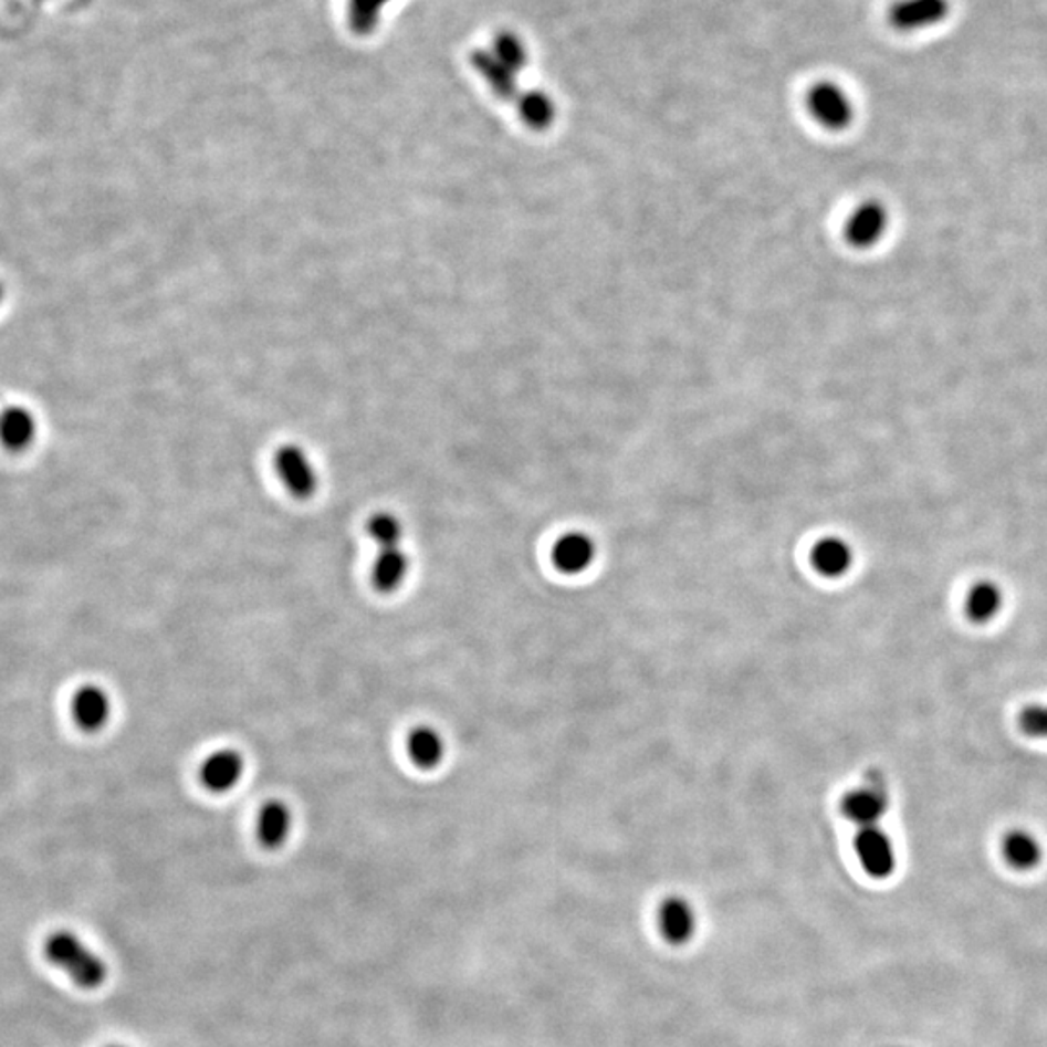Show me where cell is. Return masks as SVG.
Here are the masks:
<instances>
[{"label": "cell", "mask_w": 1047, "mask_h": 1047, "mask_svg": "<svg viewBox=\"0 0 1047 1047\" xmlns=\"http://www.w3.org/2000/svg\"><path fill=\"white\" fill-rule=\"evenodd\" d=\"M408 573H410V559L404 552V547L380 549L370 568V580L378 591L392 594L402 586Z\"/></svg>", "instance_id": "obj_11"}, {"label": "cell", "mask_w": 1047, "mask_h": 1047, "mask_svg": "<svg viewBox=\"0 0 1047 1047\" xmlns=\"http://www.w3.org/2000/svg\"><path fill=\"white\" fill-rule=\"evenodd\" d=\"M519 102V113L522 121L534 128V130H545L555 123L557 117V107L549 95L540 90H530L516 97Z\"/></svg>", "instance_id": "obj_18"}, {"label": "cell", "mask_w": 1047, "mask_h": 1047, "mask_svg": "<svg viewBox=\"0 0 1047 1047\" xmlns=\"http://www.w3.org/2000/svg\"><path fill=\"white\" fill-rule=\"evenodd\" d=\"M388 0H352V25L359 33L373 32L377 18Z\"/></svg>", "instance_id": "obj_23"}, {"label": "cell", "mask_w": 1047, "mask_h": 1047, "mask_svg": "<svg viewBox=\"0 0 1047 1047\" xmlns=\"http://www.w3.org/2000/svg\"><path fill=\"white\" fill-rule=\"evenodd\" d=\"M406 748H408L411 763L419 766L421 771L437 768L447 753L441 733L431 725H419L416 730H411L406 740Z\"/></svg>", "instance_id": "obj_13"}, {"label": "cell", "mask_w": 1047, "mask_h": 1047, "mask_svg": "<svg viewBox=\"0 0 1047 1047\" xmlns=\"http://www.w3.org/2000/svg\"><path fill=\"white\" fill-rule=\"evenodd\" d=\"M292 809L284 802H269L260 809L256 835L264 848L276 850L292 833Z\"/></svg>", "instance_id": "obj_12"}, {"label": "cell", "mask_w": 1047, "mask_h": 1047, "mask_svg": "<svg viewBox=\"0 0 1047 1047\" xmlns=\"http://www.w3.org/2000/svg\"><path fill=\"white\" fill-rule=\"evenodd\" d=\"M884 812H887V794H884V788L877 784L854 789L848 796H844V817L856 823L859 828L877 827Z\"/></svg>", "instance_id": "obj_9"}, {"label": "cell", "mask_w": 1047, "mask_h": 1047, "mask_svg": "<svg viewBox=\"0 0 1047 1047\" xmlns=\"http://www.w3.org/2000/svg\"><path fill=\"white\" fill-rule=\"evenodd\" d=\"M851 561H854L851 547L840 537H825L813 547V568L828 578L846 575L850 570Z\"/></svg>", "instance_id": "obj_16"}, {"label": "cell", "mask_w": 1047, "mask_h": 1047, "mask_svg": "<svg viewBox=\"0 0 1047 1047\" xmlns=\"http://www.w3.org/2000/svg\"><path fill=\"white\" fill-rule=\"evenodd\" d=\"M1018 727H1020V732L1030 735V737L1047 740V706H1044V704H1028L1018 714Z\"/></svg>", "instance_id": "obj_24"}, {"label": "cell", "mask_w": 1047, "mask_h": 1047, "mask_svg": "<svg viewBox=\"0 0 1047 1047\" xmlns=\"http://www.w3.org/2000/svg\"><path fill=\"white\" fill-rule=\"evenodd\" d=\"M1003 856L1007 859L1008 866L1015 867L1018 871H1030L1041 859V848L1034 836L1024 830H1015V833H1008L1003 840Z\"/></svg>", "instance_id": "obj_19"}, {"label": "cell", "mask_w": 1047, "mask_h": 1047, "mask_svg": "<svg viewBox=\"0 0 1047 1047\" xmlns=\"http://www.w3.org/2000/svg\"><path fill=\"white\" fill-rule=\"evenodd\" d=\"M278 475L284 481L285 488L292 495L307 499L316 489L315 468L311 464L307 454L300 449L282 450L276 458Z\"/></svg>", "instance_id": "obj_8"}, {"label": "cell", "mask_w": 1047, "mask_h": 1047, "mask_svg": "<svg viewBox=\"0 0 1047 1047\" xmlns=\"http://www.w3.org/2000/svg\"><path fill=\"white\" fill-rule=\"evenodd\" d=\"M807 109L823 128L840 133L854 121V103L836 82H817L807 92Z\"/></svg>", "instance_id": "obj_2"}, {"label": "cell", "mask_w": 1047, "mask_h": 1047, "mask_svg": "<svg viewBox=\"0 0 1047 1047\" xmlns=\"http://www.w3.org/2000/svg\"><path fill=\"white\" fill-rule=\"evenodd\" d=\"M949 0H897L889 9V24L898 32H920L945 22Z\"/></svg>", "instance_id": "obj_4"}, {"label": "cell", "mask_w": 1047, "mask_h": 1047, "mask_svg": "<svg viewBox=\"0 0 1047 1047\" xmlns=\"http://www.w3.org/2000/svg\"><path fill=\"white\" fill-rule=\"evenodd\" d=\"M1003 606V594L995 584L990 580H982L976 586H972L966 598V615L972 622L992 621L995 615L999 614Z\"/></svg>", "instance_id": "obj_20"}, {"label": "cell", "mask_w": 1047, "mask_h": 1047, "mask_svg": "<svg viewBox=\"0 0 1047 1047\" xmlns=\"http://www.w3.org/2000/svg\"><path fill=\"white\" fill-rule=\"evenodd\" d=\"M45 956L82 990H97L107 977L105 962L71 931L51 933L45 941Z\"/></svg>", "instance_id": "obj_1"}, {"label": "cell", "mask_w": 1047, "mask_h": 1047, "mask_svg": "<svg viewBox=\"0 0 1047 1047\" xmlns=\"http://www.w3.org/2000/svg\"><path fill=\"white\" fill-rule=\"evenodd\" d=\"M472 64L475 71L480 72L481 78L488 82V86L503 100L519 97L516 90V76L514 72L504 66L489 49H478L472 53Z\"/></svg>", "instance_id": "obj_15"}, {"label": "cell", "mask_w": 1047, "mask_h": 1047, "mask_svg": "<svg viewBox=\"0 0 1047 1047\" xmlns=\"http://www.w3.org/2000/svg\"><path fill=\"white\" fill-rule=\"evenodd\" d=\"M0 297H2V287H0Z\"/></svg>", "instance_id": "obj_25"}, {"label": "cell", "mask_w": 1047, "mask_h": 1047, "mask_svg": "<svg viewBox=\"0 0 1047 1047\" xmlns=\"http://www.w3.org/2000/svg\"><path fill=\"white\" fill-rule=\"evenodd\" d=\"M74 720L87 732L102 730L111 714L109 697L100 687H84L72 701Z\"/></svg>", "instance_id": "obj_14"}, {"label": "cell", "mask_w": 1047, "mask_h": 1047, "mask_svg": "<svg viewBox=\"0 0 1047 1047\" xmlns=\"http://www.w3.org/2000/svg\"><path fill=\"white\" fill-rule=\"evenodd\" d=\"M854 848L859 863L875 879H887L897 867V854L889 836L879 827L859 828Z\"/></svg>", "instance_id": "obj_5"}, {"label": "cell", "mask_w": 1047, "mask_h": 1047, "mask_svg": "<svg viewBox=\"0 0 1047 1047\" xmlns=\"http://www.w3.org/2000/svg\"><path fill=\"white\" fill-rule=\"evenodd\" d=\"M658 925L670 945L681 946L693 939L697 915L685 898L671 897L663 900L658 912Z\"/></svg>", "instance_id": "obj_7"}, {"label": "cell", "mask_w": 1047, "mask_h": 1047, "mask_svg": "<svg viewBox=\"0 0 1047 1047\" xmlns=\"http://www.w3.org/2000/svg\"><path fill=\"white\" fill-rule=\"evenodd\" d=\"M35 437V421L24 408H9L0 416V442L10 450H24Z\"/></svg>", "instance_id": "obj_17"}, {"label": "cell", "mask_w": 1047, "mask_h": 1047, "mask_svg": "<svg viewBox=\"0 0 1047 1047\" xmlns=\"http://www.w3.org/2000/svg\"><path fill=\"white\" fill-rule=\"evenodd\" d=\"M889 229V212L879 200H866L854 208L844 223V237L856 249H871L881 243Z\"/></svg>", "instance_id": "obj_3"}, {"label": "cell", "mask_w": 1047, "mask_h": 1047, "mask_svg": "<svg viewBox=\"0 0 1047 1047\" xmlns=\"http://www.w3.org/2000/svg\"><path fill=\"white\" fill-rule=\"evenodd\" d=\"M493 55L504 64L509 66L514 74H520V72L526 69L528 64L530 53L526 43L522 41L520 35H516L514 32H499L493 40V45L489 49Z\"/></svg>", "instance_id": "obj_21"}, {"label": "cell", "mask_w": 1047, "mask_h": 1047, "mask_svg": "<svg viewBox=\"0 0 1047 1047\" xmlns=\"http://www.w3.org/2000/svg\"><path fill=\"white\" fill-rule=\"evenodd\" d=\"M596 557V545L583 532H570L553 547V563L561 573L578 575L590 567Z\"/></svg>", "instance_id": "obj_10"}, {"label": "cell", "mask_w": 1047, "mask_h": 1047, "mask_svg": "<svg viewBox=\"0 0 1047 1047\" xmlns=\"http://www.w3.org/2000/svg\"><path fill=\"white\" fill-rule=\"evenodd\" d=\"M367 532H369L370 540L377 545V552L402 547V522L396 519L395 514L378 512L375 516H370Z\"/></svg>", "instance_id": "obj_22"}, {"label": "cell", "mask_w": 1047, "mask_h": 1047, "mask_svg": "<svg viewBox=\"0 0 1047 1047\" xmlns=\"http://www.w3.org/2000/svg\"><path fill=\"white\" fill-rule=\"evenodd\" d=\"M244 758L235 748H220L206 756L200 779L213 794H228L243 779Z\"/></svg>", "instance_id": "obj_6"}]
</instances>
